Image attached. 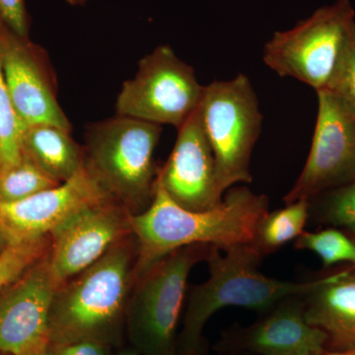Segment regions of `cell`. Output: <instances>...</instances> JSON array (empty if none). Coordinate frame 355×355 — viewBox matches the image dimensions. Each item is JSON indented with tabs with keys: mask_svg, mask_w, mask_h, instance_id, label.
<instances>
[{
	"mask_svg": "<svg viewBox=\"0 0 355 355\" xmlns=\"http://www.w3.org/2000/svg\"><path fill=\"white\" fill-rule=\"evenodd\" d=\"M268 209L266 196L240 187L226 193L218 207L191 211L175 202L156 180L149 207L130 218L137 246L135 277L181 248L207 245L225 251L254 242Z\"/></svg>",
	"mask_w": 355,
	"mask_h": 355,
	"instance_id": "1",
	"label": "cell"
},
{
	"mask_svg": "<svg viewBox=\"0 0 355 355\" xmlns=\"http://www.w3.org/2000/svg\"><path fill=\"white\" fill-rule=\"evenodd\" d=\"M137 258L132 234L58 287L51 308L48 343L97 340L116 349L125 345V313Z\"/></svg>",
	"mask_w": 355,
	"mask_h": 355,
	"instance_id": "2",
	"label": "cell"
},
{
	"mask_svg": "<svg viewBox=\"0 0 355 355\" xmlns=\"http://www.w3.org/2000/svg\"><path fill=\"white\" fill-rule=\"evenodd\" d=\"M220 251L210 246L205 258L209 279L187 292L183 329L178 336L179 354H205L203 328L222 308L233 306L263 314L282 299L305 295L320 282H291L266 277L258 270L265 257L253 242L230 248L224 254Z\"/></svg>",
	"mask_w": 355,
	"mask_h": 355,
	"instance_id": "3",
	"label": "cell"
},
{
	"mask_svg": "<svg viewBox=\"0 0 355 355\" xmlns=\"http://www.w3.org/2000/svg\"><path fill=\"white\" fill-rule=\"evenodd\" d=\"M162 127L116 114L87 128L84 166L103 190L130 214L151 203L158 168L154 153Z\"/></svg>",
	"mask_w": 355,
	"mask_h": 355,
	"instance_id": "4",
	"label": "cell"
},
{
	"mask_svg": "<svg viewBox=\"0 0 355 355\" xmlns=\"http://www.w3.org/2000/svg\"><path fill=\"white\" fill-rule=\"evenodd\" d=\"M210 246L181 248L135 277L125 313L128 345L141 355H179L177 329L193 266Z\"/></svg>",
	"mask_w": 355,
	"mask_h": 355,
	"instance_id": "5",
	"label": "cell"
},
{
	"mask_svg": "<svg viewBox=\"0 0 355 355\" xmlns=\"http://www.w3.org/2000/svg\"><path fill=\"white\" fill-rule=\"evenodd\" d=\"M198 111L216 160L217 188L224 197L234 184L253 180L250 162L263 123L258 97L249 77L240 73L205 86Z\"/></svg>",
	"mask_w": 355,
	"mask_h": 355,
	"instance_id": "6",
	"label": "cell"
},
{
	"mask_svg": "<svg viewBox=\"0 0 355 355\" xmlns=\"http://www.w3.org/2000/svg\"><path fill=\"white\" fill-rule=\"evenodd\" d=\"M354 24L349 0H338L291 29L275 32L263 49V62L279 76L292 77L316 91L324 89Z\"/></svg>",
	"mask_w": 355,
	"mask_h": 355,
	"instance_id": "7",
	"label": "cell"
},
{
	"mask_svg": "<svg viewBox=\"0 0 355 355\" xmlns=\"http://www.w3.org/2000/svg\"><path fill=\"white\" fill-rule=\"evenodd\" d=\"M205 86L195 70L169 46H159L139 62L116 98V114L180 128L202 102Z\"/></svg>",
	"mask_w": 355,
	"mask_h": 355,
	"instance_id": "8",
	"label": "cell"
},
{
	"mask_svg": "<svg viewBox=\"0 0 355 355\" xmlns=\"http://www.w3.org/2000/svg\"><path fill=\"white\" fill-rule=\"evenodd\" d=\"M318 116L302 172L284 198L310 200L328 189L355 183V118L328 89L317 91Z\"/></svg>",
	"mask_w": 355,
	"mask_h": 355,
	"instance_id": "9",
	"label": "cell"
},
{
	"mask_svg": "<svg viewBox=\"0 0 355 355\" xmlns=\"http://www.w3.org/2000/svg\"><path fill=\"white\" fill-rule=\"evenodd\" d=\"M130 216L112 198L78 210L51 234L48 259L58 288L132 234Z\"/></svg>",
	"mask_w": 355,
	"mask_h": 355,
	"instance_id": "10",
	"label": "cell"
},
{
	"mask_svg": "<svg viewBox=\"0 0 355 355\" xmlns=\"http://www.w3.org/2000/svg\"><path fill=\"white\" fill-rule=\"evenodd\" d=\"M85 166L67 182L14 202H0V238L6 245L50 237L78 210L109 200ZM113 200V198H112Z\"/></svg>",
	"mask_w": 355,
	"mask_h": 355,
	"instance_id": "11",
	"label": "cell"
},
{
	"mask_svg": "<svg viewBox=\"0 0 355 355\" xmlns=\"http://www.w3.org/2000/svg\"><path fill=\"white\" fill-rule=\"evenodd\" d=\"M324 331L308 323L304 295L282 299L254 324L222 335L216 349L225 354L320 355L327 350Z\"/></svg>",
	"mask_w": 355,
	"mask_h": 355,
	"instance_id": "12",
	"label": "cell"
},
{
	"mask_svg": "<svg viewBox=\"0 0 355 355\" xmlns=\"http://www.w3.org/2000/svg\"><path fill=\"white\" fill-rule=\"evenodd\" d=\"M48 254L0 295V354H19L48 343L51 308L58 289Z\"/></svg>",
	"mask_w": 355,
	"mask_h": 355,
	"instance_id": "13",
	"label": "cell"
},
{
	"mask_svg": "<svg viewBox=\"0 0 355 355\" xmlns=\"http://www.w3.org/2000/svg\"><path fill=\"white\" fill-rule=\"evenodd\" d=\"M157 180L170 198L191 211L218 207L223 196L217 188L216 160L198 108L181 128Z\"/></svg>",
	"mask_w": 355,
	"mask_h": 355,
	"instance_id": "14",
	"label": "cell"
},
{
	"mask_svg": "<svg viewBox=\"0 0 355 355\" xmlns=\"http://www.w3.org/2000/svg\"><path fill=\"white\" fill-rule=\"evenodd\" d=\"M23 39L0 20V55L7 90L24 128L55 125L71 132L46 71Z\"/></svg>",
	"mask_w": 355,
	"mask_h": 355,
	"instance_id": "15",
	"label": "cell"
},
{
	"mask_svg": "<svg viewBox=\"0 0 355 355\" xmlns=\"http://www.w3.org/2000/svg\"><path fill=\"white\" fill-rule=\"evenodd\" d=\"M304 300L306 320L327 334L330 350L355 345V270L321 277Z\"/></svg>",
	"mask_w": 355,
	"mask_h": 355,
	"instance_id": "16",
	"label": "cell"
},
{
	"mask_svg": "<svg viewBox=\"0 0 355 355\" xmlns=\"http://www.w3.org/2000/svg\"><path fill=\"white\" fill-rule=\"evenodd\" d=\"M22 155L58 184L73 177L84 165L83 147L74 141L70 132L51 125L25 128Z\"/></svg>",
	"mask_w": 355,
	"mask_h": 355,
	"instance_id": "17",
	"label": "cell"
},
{
	"mask_svg": "<svg viewBox=\"0 0 355 355\" xmlns=\"http://www.w3.org/2000/svg\"><path fill=\"white\" fill-rule=\"evenodd\" d=\"M309 214L310 202L307 200H297L284 209L268 212L257 230L254 246L263 257L275 253L304 232Z\"/></svg>",
	"mask_w": 355,
	"mask_h": 355,
	"instance_id": "18",
	"label": "cell"
},
{
	"mask_svg": "<svg viewBox=\"0 0 355 355\" xmlns=\"http://www.w3.org/2000/svg\"><path fill=\"white\" fill-rule=\"evenodd\" d=\"M58 184L23 157L17 164L0 169V202H18Z\"/></svg>",
	"mask_w": 355,
	"mask_h": 355,
	"instance_id": "19",
	"label": "cell"
},
{
	"mask_svg": "<svg viewBox=\"0 0 355 355\" xmlns=\"http://www.w3.org/2000/svg\"><path fill=\"white\" fill-rule=\"evenodd\" d=\"M24 130L7 90L0 55V169L22 160Z\"/></svg>",
	"mask_w": 355,
	"mask_h": 355,
	"instance_id": "20",
	"label": "cell"
},
{
	"mask_svg": "<svg viewBox=\"0 0 355 355\" xmlns=\"http://www.w3.org/2000/svg\"><path fill=\"white\" fill-rule=\"evenodd\" d=\"M294 247L314 252L326 266L343 261L355 266V242L335 229L315 233L304 231L295 240Z\"/></svg>",
	"mask_w": 355,
	"mask_h": 355,
	"instance_id": "21",
	"label": "cell"
},
{
	"mask_svg": "<svg viewBox=\"0 0 355 355\" xmlns=\"http://www.w3.org/2000/svg\"><path fill=\"white\" fill-rule=\"evenodd\" d=\"M50 237L36 241L6 245L0 252V295L48 253Z\"/></svg>",
	"mask_w": 355,
	"mask_h": 355,
	"instance_id": "22",
	"label": "cell"
},
{
	"mask_svg": "<svg viewBox=\"0 0 355 355\" xmlns=\"http://www.w3.org/2000/svg\"><path fill=\"white\" fill-rule=\"evenodd\" d=\"M326 89L333 92L355 118V24Z\"/></svg>",
	"mask_w": 355,
	"mask_h": 355,
	"instance_id": "23",
	"label": "cell"
},
{
	"mask_svg": "<svg viewBox=\"0 0 355 355\" xmlns=\"http://www.w3.org/2000/svg\"><path fill=\"white\" fill-rule=\"evenodd\" d=\"M324 216L331 223L355 231V183L342 187L329 200Z\"/></svg>",
	"mask_w": 355,
	"mask_h": 355,
	"instance_id": "24",
	"label": "cell"
},
{
	"mask_svg": "<svg viewBox=\"0 0 355 355\" xmlns=\"http://www.w3.org/2000/svg\"><path fill=\"white\" fill-rule=\"evenodd\" d=\"M116 347L97 340L48 343L46 355H114Z\"/></svg>",
	"mask_w": 355,
	"mask_h": 355,
	"instance_id": "25",
	"label": "cell"
},
{
	"mask_svg": "<svg viewBox=\"0 0 355 355\" xmlns=\"http://www.w3.org/2000/svg\"><path fill=\"white\" fill-rule=\"evenodd\" d=\"M0 20L14 34L26 38L29 31L24 0H0Z\"/></svg>",
	"mask_w": 355,
	"mask_h": 355,
	"instance_id": "26",
	"label": "cell"
},
{
	"mask_svg": "<svg viewBox=\"0 0 355 355\" xmlns=\"http://www.w3.org/2000/svg\"><path fill=\"white\" fill-rule=\"evenodd\" d=\"M114 355H141L140 352H137L135 347H132V345H123L121 347H118L114 352Z\"/></svg>",
	"mask_w": 355,
	"mask_h": 355,
	"instance_id": "27",
	"label": "cell"
},
{
	"mask_svg": "<svg viewBox=\"0 0 355 355\" xmlns=\"http://www.w3.org/2000/svg\"><path fill=\"white\" fill-rule=\"evenodd\" d=\"M320 355H355V345L349 349L340 350H324L323 354Z\"/></svg>",
	"mask_w": 355,
	"mask_h": 355,
	"instance_id": "28",
	"label": "cell"
},
{
	"mask_svg": "<svg viewBox=\"0 0 355 355\" xmlns=\"http://www.w3.org/2000/svg\"><path fill=\"white\" fill-rule=\"evenodd\" d=\"M46 345L43 347H37V349L28 350V352H22V354L16 355H46Z\"/></svg>",
	"mask_w": 355,
	"mask_h": 355,
	"instance_id": "29",
	"label": "cell"
},
{
	"mask_svg": "<svg viewBox=\"0 0 355 355\" xmlns=\"http://www.w3.org/2000/svg\"><path fill=\"white\" fill-rule=\"evenodd\" d=\"M89 0H67V3L72 6H84Z\"/></svg>",
	"mask_w": 355,
	"mask_h": 355,
	"instance_id": "30",
	"label": "cell"
},
{
	"mask_svg": "<svg viewBox=\"0 0 355 355\" xmlns=\"http://www.w3.org/2000/svg\"><path fill=\"white\" fill-rule=\"evenodd\" d=\"M6 245L4 244V242L2 241V239L1 238H0V252L2 251V250L4 249V248H6Z\"/></svg>",
	"mask_w": 355,
	"mask_h": 355,
	"instance_id": "31",
	"label": "cell"
},
{
	"mask_svg": "<svg viewBox=\"0 0 355 355\" xmlns=\"http://www.w3.org/2000/svg\"><path fill=\"white\" fill-rule=\"evenodd\" d=\"M227 355H254L250 354H227Z\"/></svg>",
	"mask_w": 355,
	"mask_h": 355,
	"instance_id": "32",
	"label": "cell"
},
{
	"mask_svg": "<svg viewBox=\"0 0 355 355\" xmlns=\"http://www.w3.org/2000/svg\"><path fill=\"white\" fill-rule=\"evenodd\" d=\"M179 355H181V354H179Z\"/></svg>",
	"mask_w": 355,
	"mask_h": 355,
	"instance_id": "33",
	"label": "cell"
}]
</instances>
